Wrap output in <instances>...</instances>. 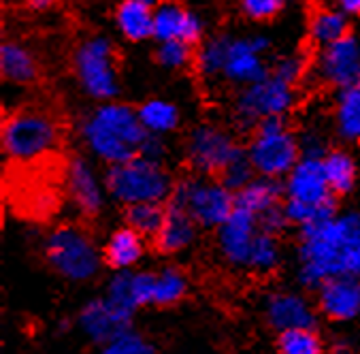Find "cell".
Here are the masks:
<instances>
[{
	"instance_id": "cell-38",
	"label": "cell",
	"mask_w": 360,
	"mask_h": 354,
	"mask_svg": "<svg viewBox=\"0 0 360 354\" xmlns=\"http://www.w3.org/2000/svg\"><path fill=\"white\" fill-rule=\"evenodd\" d=\"M239 7L254 22H271L283 11L285 0H239Z\"/></svg>"
},
{
	"instance_id": "cell-25",
	"label": "cell",
	"mask_w": 360,
	"mask_h": 354,
	"mask_svg": "<svg viewBox=\"0 0 360 354\" xmlns=\"http://www.w3.org/2000/svg\"><path fill=\"white\" fill-rule=\"evenodd\" d=\"M285 198V184H281L279 177H266L258 175L248 186L235 192V203L241 209H248L252 214H262V211L281 205Z\"/></svg>"
},
{
	"instance_id": "cell-22",
	"label": "cell",
	"mask_w": 360,
	"mask_h": 354,
	"mask_svg": "<svg viewBox=\"0 0 360 354\" xmlns=\"http://www.w3.org/2000/svg\"><path fill=\"white\" fill-rule=\"evenodd\" d=\"M154 9L146 0H120L113 20L122 37L132 43L154 37Z\"/></svg>"
},
{
	"instance_id": "cell-37",
	"label": "cell",
	"mask_w": 360,
	"mask_h": 354,
	"mask_svg": "<svg viewBox=\"0 0 360 354\" xmlns=\"http://www.w3.org/2000/svg\"><path fill=\"white\" fill-rule=\"evenodd\" d=\"M254 175H256V169H254V165H252V160H250V156H248V148L220 173V182L226 186V188H231L233 192H237V190H241L243 186H248L252 179H254Z\"/></svg>"
},
{
	"instance_id": "cell-24",
	"label": "cell",
	"mask_w": 360,
	"mask_h": 354,
	"mask_svg": "<svg viewBox=\"0 0 360 354\" xmlns=\"http://www.w3.org/2000/svg\"><path fill=\"white\" fill-rule=\"evenodd\" d=\"M0 70L3 77L15 86H34L41 80V68L34 53L13 41L0 47Z\"/></svg>"
},
{
	"instance_id": "cell-1",
	"label": "cell",
	"mask_w": 360,
	"mask_h": 354,
	"mask_svg": "<svg viewBox=\"0 0 360 354\" xmlns=\"http://www.w3.org/2000/svg\"><path fill=\"white\" fill-rule=\"evenodd\" d=\"M297 284L316 293L326 279L360 273V214H337L328 220L299 229Z\"/></svg>"
},
{
	"instance_id": "cell-40",
	"label": "cell",
	"mask_w": 360,
	"mask_h": 354,
	"mask_svg": "<svg viewBox=\"0 0 360 354\" xmlns=\"http://www.w3.org/2000/svg\"><path fill=\"white\" fill-rule=\"evenodd\" d=\"M307 70V64H305V58L303 56H288V58H281L273 68L271 73L288 84L297 86L299 80L303 77V73Z\"/></svg>"
},
{
	"instance_id": "cell-46",
	"label": "cell",
	"mask_w": 360,
	"mask_h": 354,
	"mask_svg": "<svg viewBox=\"0 0 360 354\" xmlns=\"http://www.w3.org/2000/svg\"><path fill=\"white\" fill-rule=\"evenodd\" d=\"M70 329H77L75 327V320H70V318H64L62 322L58 320V333H68Z\"/></svg>"
},
{
	"instance_id": "cell-29",
	"label": "cell",
	"mask_w": 360,
	"mask_h": 354,
	"mask_svg": "<svg viewBox=\"0 0 360 354\" xmlns=\"http://www.w3.org/2000/svg\"><path fill=\"white\" fill-rule=\"evenodd\" d=\"M167 218V203H134L124 207V225L152 241Z\"/></svg>"
},
{
	"instance_id": "cell-39",
	"label": "cell",
	"mask_w": 360,
	"mask_h": 354,
	"mask_svg": "<svg viewBox=\"0 0 360 354\" xmlns=\"http://www.w3.org/2000/svg\"><path fill=\"white\" fill-rule=\"evenodd\" d=\"M154 286H156V271L132 269V295H134L139 310L154 308Z\"/></svg>"
},
{
	"instance_id": "cell-48",
	"label": "cell",
	"mask_w": 360,
	"mask_h": 354,
	"mask_svg": "<svg viewBox=\"0 0 360 354\" xmlns=\"http://www.w3.org/2000/svg\"><path fill=\"white\" fill-rule=\"evenodd\" d=\"M358 277H360V273H358Z\"/></svg>"
},
{
	"instance_id": "cell-32",
	"label": "cell",
	"mask_w": 360,
	"mask_h": 354,
	"mask_svg": "<svg viewBox=\"0 0 360 354\" xmlns=\"http://www.w3.org/2000/svg\"><path fill=\"white\" fill-rule=\"evenodd\" d=\"M281 260H283V252H281L279 237L260 231L256 241H254L248 269L252 273H258V275H271L279 269Z\"/></svg>"
},
{
	"instance_id": "cell-26",
	"label": "cell",
	"mask_w": 360,
	"mask_h": 354,
	"mask_svg": "<svg viewBox=\"0 0 360 354\" xmlns=\"http://www.w3.org/2000/svg\"><path fill=\"white\" fill-rule=\"evenodd\" d=\"M275 354H328L320 327H301L275 333Z\"/></svg>"
},
{
	"instance_id": "cell-43",
	"label": "cell",
	"mask_w": 360,
	"mask_h": 354,
	"mask_svg": "<svg viewBox=\"0 0 360 354\" xmlns=\"http://www.w3.org/2000/svg\"><path fill=\"white\" fill-rule=\"evenodd\" d=\"M328 354H358V348L349 337L341 335L328 343Z\"/></svg>"
},
{
	"instance_id": "cell-17",
	"label": "cell",
	"mask_w": 360,
	"mask_h": 354,
	"mask_svg": "<svg viewBox=\"0 0 360 354\" xmlns=\"http://www.w3.org/2000/svg\"><path fill=\"white\" fill-rule=\"evenodd\" d=\"M285 198L314 207L339 205V198L330 190L322 158H301L297 163L285 175Z\"/></svg>"
},
{
	"instance_id": "cell-20",
	"label": "cell",
	"mask_w": 360,
	"mask_h": 354,
	"mask_svg": "<svg viewBox=\"0 0 360 354\" xmlns=\"http://www.w3.org/2000/svg\"><path fill=\"white\" fill-rule=\"evenodd\" d=\"M154 39H181L196 47L202 41V24L192 11H188L175 0H167V3H160L154 9Z\"/></svg>"
},
{
	"instance_id": "cell-9",
	"label": "cell",
	"mask_w": 360,
	"mask_h": 354,
	"mask_svg": "<svg viewBox=\"0 0 360 354\" xmlns=\"http://www.w3.org/2000/svg\"><path fill=\"white\" fill-rule=\"evenodd\" d=\"M295 103V86L273 73L256 84L243 86L233 105V118L241 130H254L271 115H285Z\"/></svg>"
},
{
	"instance_id": "cell-19",
	"label": "cell",
	"mask_w": 360,
	"mask_h": 354,
	"mask_svg": "<svg viewBox=\"0 0 360 354\" xmlns=\"http://www.w3.org/2000/svg\"><path fill=\"white\" fill-rule=\"evenodd\" d=\"M200 227L188 214V209L177 201H167V218L158 235L152 239V246L162 256H175L192 248L198 239Z\"/></svg>"
},
{
	"instance_id": "cell-27",
	"label": "cell",
	"mask_w": 360,
	"mask_h": 354,
	"mask_svg": "<svg viewBox=\"0 0 360 354\" xmlns=\"http://www.w3.org/2000/svg\"><path fill=\"white\" fill-rule=\"evenodd\" d=\"M190 293V279L181 267L167 265L156 271V286H154V308H175Z\"/></svg>"
},
{
	"instance_id": "cell-3",
	"label": "cell",
	"mask_w": 360,
	"mask_h": 354,
	"mask_svg": "<svg viewBox=\"0 0 360 354\" xmlns=\"http://www.w3.org/2000/svg\"><path fill=\"white\" fill-rule=\"evenodd\" d=\"M62 144V122L43 105H22L3 120L5 156L22 167L53 156Z\"/></svg>"
},
{
	"instance_id": "cell-5",
	"label": "cell",
	"mask_w": 360,
	"mask_h": 354,
	"mask_svg": "<svg viewBox=\"0 0 360 354\" xmlns=\"http://www.w3.org/2000/svg\"><path fill=\"white\" fill-rule=\"evenodd\" d=\"M175 184L177 182L162 160L148 156H134L130 160L109 165L105 175L107 192L124 207L134 203H167Z\"/></svg>"
},
{
	"instance_id": "cell-35",
	"label": "cell",
	"mask_w": 360,
	"mask_h": 354,
	"mask_svg": "<svg viewBox=\"0 0 360 354\" xmlns=\"http://www.w3.org/2000/svg\"><path fill=\"white\" fill-rule=\"evenodd\" d=\"M111 305H115L120 312L136 316L139 305L134 301L132 295V269L128 271H113L105 284V293H103Z\"/></svg>"
},
{
	"instance_id": "cell-21",
	"label": "cell",
	"mask_w": 360,
	"mask_h": 354,
	"mask_svg": "<svg viewBox=\"0 0 360 354\" xmlns=\"http://www.w3.org/2000/svg\"><path fill=\"white\" fill-rule=\"evenodd\" d=\"M146 241H148L146 237L139 235L128 225L115 229L101 248L105 267H109L111 271L134 269L143 260V256H146V248H148Z\"/></svg>"
},
{
	"instance_id": "cell-11",
	"label": "cell",
	"mask_w": 360,
	"mask_h": 354,
	"mask_svg": "<svg viewBox=\"0 0 360 354\" xmlns=\"http://www.w3.org/2000/svg\"><path fill=\"white\" fill-rule=\"evenodd\" d=\"M307 291L275 289L262 299V320L273 333L301 327H320V314L316 301H311Z\"/></svg>"
},
{
	"instance_id": "cell-12",
	"label": "cell",
	"mask_w": 360,
	"mask_h": 354,
	"mask_svg": "<svg viewBox=\"0 0 360 354\" xmlns=\"http://www.w3.org/2000/svg\"><path fill=\"white\" fill-rule=\"evenodd\" d=\"M322 320L333 324L360 322V277L352 273L335 275L314 293Z\"/></svg>"
},
{
	"instance_id": "cell-16",
	"label": "cell",
	"mask_w": 360,
	"mask_h": 354,
	"mask_svg": "<svg viewBox=\"0 0 360 354\" xmlns=\"http://www.w3.org/2000/svg\"><path fill=\"white\" fill-rule=\"evenodd\" d=\"M269 49V41L262 37H235L231 39L229 56L222 68V77L235 86H250L271 75L262 53Z\"/></svg>"
},
{
	"instance_id": "cell-4",
	"label": "cell",
	"mask_w": 360,
	"mask_h": 354,
	"mask_svg": "<svg viewBox=\"0 0 360 354\" xmlns=\"http://www.w3.org/2000/svg\"><path fill=\"white\" fill-rule=\"evenodd\" d=\"M43 260L62 279L73 284L92 282L103 263V250L79 225H58L43 239Z\"/></svg>"
},
{
	"instance_id": "cell-14",
	"label": "cell",
	"mask_w": 360,
	"mask_h": 354,
	"mask_svg": "<svg viewBox=\"0 0 360 354\" xmlns=\"http://www.w3.org/2000/svg\"><path fill=\"white\" fill-rule=\"evenodd\" d=\"M318 77L328 86L343 90L360 80V41L354 32L320 49L316 62Z\"/></svg>"
},
{
	"instance_id": "cell-30",
	"label": "cell",
	"mask_w": 360,
	"mask_h": 354,
	"mask_svg": "<svg viewBox=\"0 0 360 354\" xmlns=\"http://www.w3.org/2000/svg\"><path fill=\"white\" fill-rule=\"evenodd\" d=\"M322 165H324L333 194L337 198L347 196L354 190L356 179H358V169H356L354 158L343 150H328V154L322 158Z\"/></svg>"
},
{
	"instance_id": "cell-42",
	"label": "cell",
	"mask_w": 360,
	"mask_h": 354,
	"mask_svg": "<svg viewBox=\"0 0 360 354\" xmlns=\"http://www.w3.org/2000/svg\"><path fill=\"white\" fill-rule=\"evenodd\" d=\"M299 144H301V156L303 158H324L330 150L326 146V141L318 132H305L299 139Z\"/></svg>"
},
{
	"instance_id": "cell-15",
	"label": "cell",
	"mask_w": 360,
	"mask_h": 354,
	"mask_svg": "<svg viewBox=\"0 0 360 354\" xmlns=\"http://www.w3.org/2000/svg\"><path fill=\"white\" fill-rule=\"evenodd\" d=\"M132 322H134V316L120 312L115 305L109 303V299L105 295L88 299L77 310V318H75L77 331L94 348L105 346L117 333H122L124 329L132 327Z\"/></svg>"
},
{
	"instance_id": "cell-33",
	"label": "cell",
	"mask_w": 360,
	"mask_h": 354,
	"mask_svg": "<svg viewBox=\"0 0 360 354\" xmlns=\"http://www.w3.org/2000/svg\"><path fill=\"white\" fill-rule=\"evenodd\" d=\"M98 354H158V346L143 331L128 327L101 346Z\"/></svg>"
},
{
	"instance_id": "cell-18",
	"label": "cell",
	"mask_w": 360,
	"mask_h": 354,
	"mask_svg": "<svg viewBox=\"0 0 360 354\" xmlns=\"http://www.w3.org/2000/svg\"><path fill=\"white\" fill-rule=\"evenodd\" d=\"M66 192L77 207L79 216L86 220H94L103 211V188L82 156H73L66 165Z\"/></svg>"
},
{
	"instance_id": "cell-2",
	"label": "cell",
	"mask_w": 360,
	"mask_h": 354,
	"mask_svg": "<svg viewBox=\"0 0 360 354\" xmlns=\"http://www.w3.org/2000/svg\"><path fill=\"white\" fill-rule=\"evenodd\" d=\"M82 137L96 158L117 165L141 156L150 130L143 126L136 109L124 103H107L84 120Z\"/></svg>"
},
{
	"instance_id": "cell-36",
	"label": "cell",
	"mask_w": 360,
	"mask_h": 354,
	"mask_svg": "<svg viewBox=\"0 0 360 354\" xmlns=\"http://www.w3.org/2000/svg\"><path fill=\"white\" fill-rule=\"evenodd\" d=\"M194 45L181 41V39H171V41H158V47L154 51V58L160 66L167 68H184L188 66L196 56L192 51Z\"/></svg>"
},
{
	"instance_id": "cell-13",
	"label": "cell",
	"mask_w": 360,
	"mask_h": 354,
	"mask_svg": "<svg viewBox=\"0 0 360 354\" xmlns=\"http://www.w3.org/2000/svg\"><path fill=\"white\" fill-rule=\"evenodd\" d=\"M258 233H260L258 216L248 209L235 207L229 220L220 229H215V246H218L222 260L229 267L248 269Z\"/></svg>"
},
{
	"instance_id": "cell-47",
	"label": "cell",
	"mask_w": 360,
	"mask_h": 354,
	"mask_svg": "<svg viewBox=\"0 0 360 354\" xmlns=\"http://www.w3.org/2000/svg\"><path fill=\"white\" fill-rule=\"evenodd\" d=\"M146 3H150V5H160V3H167V0H146Z\"/></svg>"
},
{
	"instance_id": "cell-34",
	"label": "cell",
	"mask_w": 360,
	"mask_h": 354,
	"mask_svg": "<svg viewBox=\"0 0 360 354\" xmlns=\"http://www.w3.org/2000/svg\"><path fill=\"white\" fill-rule=\"evenodd\" d=\"M231 39L229 34H218V37H211L209 41H205L198 51H196V66L202 75H222V68L229 56V47H231Z\"/></svg>"
},
{
	"instance_id": "cell-28",
	"label": "cell",
	"mask_w": 360,
	"mask_h": 354,
	"mask_svg": "<svg viewBox=\"0 0 360 354\" xmlns=\"http://www.w3.org/2000/svg\"><path fill=\"white\" fill-rule=\"evenodd\" d=\"M335 124L339 137L347 141H360V80L339 90L335 107Z\"/></svg>"
},
{
	"instance_id": "cell-7",
	"label": "cell",
	"mask_w": 360,
	"mask_h": 354,
	"mask_svg": "<svg viewBox=\"0 0 360 354\" xmlns=\"http://www.w3.org/2000/svg\"><path fill=\"white\" fill-rule=\"evenodd\" d=\"M184 205L188 214L200 229H220L235 211V192L226 188L218 177L188 175L177 179L173 194L169 196Z\"/></svg>"
},
{
	"instance_id": "cell-41",
	"label": "cell",
	"mask_w": 360,
	"mask_h": 354,
	"mask_svg": "<svg viewBox=\"0 0 360 354\" xmlns=\"http://www.w3.org/2000/svg\"><path fill=\"white\" fill-rule=\"evenodd\" d=\"M258 225H260L262 233H269V235H275V237H281V233L288 227H292L290 220H288V216H285V211H283V203L262 211V214H258Z\"/></svg>"
},
{
	"instance_id": "cell-10",
	"label": "cell",
	"mask_w": 360,
	"mask_h": 354,
	"mask_svg": "<svg viewBox=\"0 0 360 354\" xmlns=\"http://www.w3.org/2000/svg\"><path fill=\"white\" fill-rule=\"evenodd\" d=\"M245 148L222 126L200 124L186 141V160L198 175L220 177V173L243 152Z\"/></svg>"
},
{
	"instance_id": "cell-31",
	"label": "cell",
	"mask_w": 360,
	"mask_h": 354,
	"mask_svg": "<svg viewBox=\"0 0 360 354\" xmlns=\"http://www.w3.org/2000/svg\"><path fill=\"white\" fill-rule=\"evenodd\" d=\"M139 118L152 134H165L179 126V111L173 103L162 99H152L136 107Z\"/></svg>"
},
{
	"instance_id": "cell-6",
	"label": "cell",
	"mask_w": 360,
	"mask_h": 354,
	"mask_svg": "<svg viewBox=\"0 0 360 354\" xmlns=\"http://www.w3.org/2000/svg\"><path fill=\"white\" fill-rule=\"evenodd\" d=\"M248 156L258 175L266 177H285L290 173L301 156L299 137L288 126L285 115H271L258 122L252 130L248 146Z\"/></svg>"
},
{
	"instance_id": "cell-23",
	"label": "cell",
	"mask_w": 360,
	"mask_h": 354,
	"mask_svg": "<svg viewBox=\"0 0 360 354\" xmlns=\"http://www.w3.org/2000/svg\"><path fill=\"white\" fill-rule=\"evenodd\" d=\"M307 32L316 47H326L337 39L352 32L347 15L341 9H333L320 3H311L307 11Z\"/></svg>"
},
{
	"instance_id": "cell-44",
	"label": "cell",
	"mask_w": 360,
	"mask_h": 354,
	"mask_svg": "<svg viewBox=\"0 0 360 354\" xmlns=\"http://www.w3.org/2000/svg\"><path fill=\"white\" fill-rule=\"evenodd\" d=\"M337 9H341L345 15L360 18V0H335Z\"/></svg>"
},
{
	"instance_id": "cell-45",
	"label": "cell",
	"mask_w": 360,
	"mask_h": 354,
	"mask_svg": "<svg viewBox=\"0 0 360 354\" xmlns=\"http://www.w3.org/2000/svg\"><path fill=\"white\" fill-rule=\"evenodd\" d=\"M26 3L32 11H49L56 5V0H26Z\"/></svg>"
},
{
	"instance_id": "cell-8",
	"label": "cell",
	"mask_w": 360,
	"mask_h": 354,
	"mask_svg": "<svg viewBox=\"0 0 360 354\" xmlns=\"http://www.w3.org/2000/svg\"><path fill=\"white\" fill-rule=\"evenodd\" d=\"M73 68L79 86L96 101H111L120 94L117 49L105 37H90L75 49Z\"/></svg>"
}]
</instances>
